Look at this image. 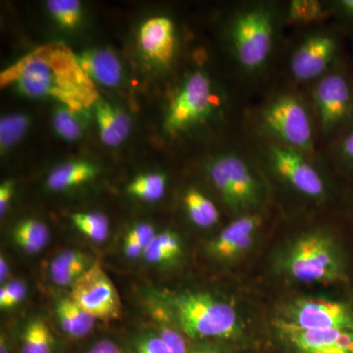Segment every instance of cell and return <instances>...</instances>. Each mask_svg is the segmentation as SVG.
<instances>
[{
  "label": "cell",
  "mask_w": 353,
  "mask_h": 353,
  "mask_svg": "<svg viewBox=\"0 0 353 353\" xmlns=\"http://www.w3.org/2000/svg\"><path fill=\"white\" fill-rule=\"evenodd\" d=\"M299 353H353V331L279 328Z\"/></svg>",
  "instance_id": "cell-15"
},
{
  "label": "cell",
  "mask_w": 353,
  "mask_h": 353,
  "mask_svg": "<svg viewBox=\"0 0 353 353\" xmlns=\"http://www.w3.org/2000/svg\"><path fill=\"white\" fill-rule=\"evenodd\" d=\"M46 6L61 27L73 29L80 22L82 6L77 0H50Z\"/></svg>",
  "instance_id": "cell-33"
},
{
  "label": "cell",
  "mask_w": 353,
  "mask_h": 353,
  "mask_svg": "<svg viewBox=\"0 0 353 353\" xmlns=\"http://www.w3.org/2000/svg\"><path fill=\"white\" fill-rule=\"evenodd\" d=\"M283 2H240L226 25L228 51L240 82L259 85L272 74L282 51Z\"/></svg>",
  "instance_id": "cell-2"
},
{
  "label": "cell",
  "mask_w": 353,
  "mask_h": 353,
  "mask_svg": "<svg viewBox=\"0 0 353 353\" xmlns=\"http://www.w3.org/2000/svg\"><path fill=\"white\" fill-rule=\"evenodd\" d=\"M94 263L85 253L78 250H65L51 261V279L58 285L72 288Z\"/></svg>",
  "instance_id": "cell-20"
},
{
  "label": "cell",
  "mask_w": 353,
  "mask_h": 353,
  "mask_svg": "<svg viewBox=\"0 0 353 353\" xmlns=\"http://www.w3.org/2000/svg\"><path fill=\"white\" fill-rule=\"evenodd\" d=\"M352 74H353V67H352Z\"/></svg>",
  "instance_id": "cell-42"
},
{
  "label": "cell",
  "mask_w": 353,
  "mask_h": 353,
  "mask_svg": "<svg viewBox=\"0 0 353 353\" xmlns=\"http://www.w3.org/2000/svg\"><path fill=\"white\" fill-rule=\"evenodd\" d=\"M285 270L301 282H341L347 267L341 248L326 233H311L297 239L285 255Z\"/></svg>",
  "instance_id": "cell-10"
},
{
  "label": "cell",
  "mask_w": 353,
  "mask_h": 353,
  "mask_svg": "<svg viewBox=\"0 0 353 353\" xmlns=\"http://www.w3.org/2000/svg\"><path fill=\"white\" fill-rule=\"evenodd\" d=\"M15 189V183L13 181H6L0 185V215L3 217L8 210L9 204L12 201Z\"/></svg>",
  "instance_id": "cell-38"
},
{
  "label": "cell",
  "mask_w": 353,
  "mask_h": 353,
  "mask_svg": "<svg viewBox=\"0 0 353 353\" xmlns=\"http://www.w3.org/2000/svg\"><path fill=\"white\" fill-rule=\"evenodd\" d=\"M155 234L157 233L154 228L148 223L134 225L125 236L123 250L126 256L129 259L143 256L145 248L150 245Z\"/></svg>",
  "instance_id": "cell-31"
},
{
  "label": "cell",
  "mask_w": 353,
  "mask_h": 353,
  "mask_svg": "<svg viewBox=\"0 0 353 353\" xmlns=\"http://www.w3.org/2000/svg\"><path fill=\"white\" fill-rule=\"evenodd\" d=\"M303 92L312 109L320 145L326 146L353 127V74L345 59Z\"/></svg>",
  "instance_id": "cell-8"
},
{
  "label": "cell",
  "mask_w": 353,
  "mask_h": 353,
  "mask_svg": "<svg viewBox=\"0 0 353 353\" xmlns=\"http://www.w3.org/2000/svg\"><path fill=\"white\" fill-rule=\"evenodd\" d=\"M182 253L180 236L175 232L166 231L155 234L145 248L143 257L148 263L163 264L179 259Z\"/></svg>",
  "instance_id": "cell-25"
},
{
  "label": "cell",
  "mask_w": 353,
  "mask_h": 353,
  "mask_svg": "<svg viewBox=\"0 0 353 353\" xmlns=\"http://www.w3.org/2000/svg\"><path fill=\"white\" fill-rule=\"evenodd\" d=\"M0 85L15 88L26 97L54 99L78 112L99 101L97 85L62 41L39 46L21 57L1 72Z\"/></svg>",
  "instance_id": "cell-1"
},
{
  "label": "cell",
  "mask_w": 353,
  "mask_h": 353,
  "mask_svg": "<svg viewBox=\"0 0 353 353\" xmlns=\"http://www.w3.org/2000/svg\"><path fill=\"white\" fill-rule=\"evenodd\" d=\"M70 296L95 319H118L122 310L119 294L101 265L95 262L72 285Z\"/></svg>",
  "instance_id": "cell-12"
},
{
  "label": "cell",
  "mask_w": 353,
  "mask_h": 353,
  "mask_svg": "<svg viewBox=\"0 0 353 353\" xmlns=\"http://www.w3.org/2000/svg\"><path fill=\"white\" fill-rule=\"evenodd\" d=\"M123 347L126 353H172L155 330L132 334Z\"/></svg>",
  "instance_id": "cell-32"
},
{
  "label": "cell",
  "mask_w": 353,
  "mask_h": 353,
  "mask_svg": "<svg viewBox=\"0 0 353 353\" xmlns=\"http://www.w3.org/2000/svg\"><path fill=\"white\" fill-rule=\"evenodd\" d=\"M9 275V265L3 255L0 257V280L4 282Z\"/></svg>",
  "instance_id": "cell-40"
},
{
  "label": "cell",
  "mask_w": 353,
  "mask_h": 353,
  "mask_svg": "<svg viewBox=\"0 0 353 353\" xmlns=\"http://www.w3.org/2000/svg\"><path fill=\"white\" fill-rule=\"evenodd\" d=\"M332 20L341 32L353 34V0L329 1Z\"/></svg>",
  "instance_id": "cell-34"
},
{
  "label": "cell",
  "mask_w": 353,
  "mask_h": 353,
  "mask_svg": "<svg viewBox=\"0 0 353 353\" xmlns=\"http://www.w3.org/2000/svg\"><path fill=\"white\" fill-rule=\"evenodd\" d=\"M30 119L23 114H10L0 120V148L1 152L12 148L25 136Z\"/></svg>",
  "instance_id": "cell-29"
},
{
  "label": "cell",
  "mask_w": 353,
  "mask_h": 353,
  "mask_svg": "<svg viewBox=\"0 0 353 353\" xmlns=\"http://www.w3.org/2000/svg\"><path fill=\"white\" fill-rule=\"evenodd\" d=\"M139 44L143 54L160 66H169L175 59L178 37L173 20L166 16L150 18L139 32Z\"/></svg>",
  "instance_id": "cell-14"
},
{
  "label": "cell",
  "mask_w": 353,
  "mask_h": 353,
  "mask_svg": "<svg viewBox=\"0 0 353 353\" xmlns=\"http://www.w3.org/2000/svg\"><path fill=\"white\" fill-rule=\"evenodd\" d=\"M285 55V83L304 90L343 61V32L336 25L299 30Z\"/></svg>",
  "instance_id": "cell-7"
},
{
  "label": "cell",
  "mask_w": 353,
  "mask_h": 353,
  "mask_svg": "<svg viewBox=\"0 0 353 353\" xmlns=\"http://www.w3.org/2000/svg\"><path fill=\"white\" fill-rule=\"evenodd\" d=\"M58 341L41 318H34L25 325L18 338V353H57Z\"/></svg>",
  "instance_id": "cell-21"
},
{
  "label": "cell",
  "mask_w": 353,
  "mask_h": 353,
  "mask_svg": "<svg viewBox=\"0 0 353 353\" xmlns=\"http://www.w3.org/2000/svg\"><path fill=\"white\" fill-rule=\"evenodd\" d=\"M245 130L301 152L322 153L312 109L303 90L284 83L274 88L245 114Z\"/></svg>",
  "instance_id": "cell-3"
},
{
  "label": "cell",
  "mask_w": 353,
  "mask_h": 353,
  "mask_svg": "<svg viewBox=\"0 0 353 353\" xmlns=\"http://www.w3.org/2000/svg\"><path fill=\"white\" fill-rule=\"evenodd\" d=\"M27 285L21 280H12L0 289V308L2 310L15 307L25 299Z\"/></svg>",
  "instance_id": "cell-35"
},
{
  "label": "cell",
  "mask_w": 353,
  "mask_h": 353,
  "mask_svg": "<svg viewBox=\"0 0 353 353\" xmlns=\"http://www.w3.org/2000/svg\"><path fill=\"white\" fill-rule=\"evenodd\" d=\"M169 303L179 329L192 340L231 339L240 333L233 306L206 292H185Z\"/></svg>",
  "instance_id": "cell-9"
},
{
  "label": "cell",
  "mask_w": 353,
  "mask_h": 353,
  "mask_svg": "<svg viewBox=\"0 0 353 353\" xmlns=\"http://www.w3.org/2000/svg\"><path fill=\"white\" fill-rule=\"evenodd\" d=\"M78 57L83 71L92 82L110 88L119 85L122 66L112 51L88 50Z\"/></svg>",
  "instance_id": "cell-16"
},
{
  "label": "cell",
  "mask_w": 353,
  "mask_h": 353,
  "mask_svg": "<svg viewBox=\"0 0 353 353\" xmlns=\"http://www.w3.org/2000/svg\"><path fill=\"white\" fill-rule=\"evenodd\" d=\"M226 95L205 70L189 72L176 88L166 116L165 131L173 138L202 129L225 115Z\"/></svg>",
  "instance_id": "cell-6"
},
{
  "label": "cell",
  "mask_w": 353,
  "mask_h": 353,
  "mask_svg": "<svg viewBox=\"0 0 353 353\" xmlns=\"http://www.w3.org/2000/svg\"><path fill=\"white\" fill-rule=\"evenodd\" d=\"M284 20L287 28L306 29L327 24L332 20L329 1L321 0H290L283 2Z\"/></svg>",
  "instance_id": "cell-17"
},
{
  "label": "cell",
  "mask_w": 353,
  "mask_h": 353,
  "mask_svg": "<svg viewBox=\"0 0 353 353\" xmlns=\"http://www.w3.org/2000/svg\"><path fill=\"white\" fill-rule=\"evenodd\" d=\"M12 238L25 252H41L50 241V230L41 221L29 218L21 221L13 229Z\"/></svg>",
  "instance_id": "cell-24"
},
{
  "label": "cell",
  "mask_w": 353,
  "mask_h": 353,
  "mask_svg": "<svg viewBox=\"0 0 353 353\" xmlns=\"http://www.w3.org/2000/svg\"><path fill=\"white\" fill-rule=\"evenodd\" d=\"M263 224L259 211L239 215L208 245V252L218 259L232 260L241 256L252 246Z\"/></svg>",
  "instance_id": "cell-13"
},
{
  "label": "cell",
  "mask_w": 353,
  "mask_h": 353,
  "mask_svg": "<svg viewBox=\"0 0 353 353\" xmlns=\"http://www.w3.org/2000/svg\"><path fill=\"white\" fill-rule=\"evenodd\" d=\"M94 114L99 136L104 145L117 146L127 139L131 131V119L127 113L99 99L95 103Z\"/></svg>",
  "instance_id": "cell-18"
},
{
  "label": "cell",
  "mask_w": 353,
  "mask_h": 353,
  "mask_svg": "<svg viewBox=\"0 0 353 353\" xmlns=\"http://www.w3.org/2000/svg\"><path fill=\"white\" fill-rule=\"evenodd\" d=\"M83 353H126L123 345L111 339L104 338L88 345Z\"/></svg>",
  "instance_id": "cell-37"
},
{
  "label": "cell",
  "mask_w": 353,
  "mask_h": 353,
  "mask_svg": "<svg viewBox=\"0 0 353 353\" xmlns=\"http://www.w3.org/2000/svg\"><path fill=\"white\" fill-rule=\"evenodd\" d=\"M97 168L87 161H71L57 167L46 180L48 189L61 192L82 185L94 179Z\"/></svg>",
  "instance_id": "cell-22"
},
{
  "label": "cell",
  "mask_w": 353,
  "mask_h": 353,
  "mask_svg": "<svg viewBox=\"0 0 353 353\" xmlns=\"http://www.w3.org/2000/svg\"><path fill=\"white\" fill-rule=\"evenodd\" d=\"M204 168L221 199L234 214L259 211L265 203L263 170L245 137L240 145L209 157Z\"/></svg>",
  "instance_id": "cell-4"
},
{
  "label": "cell",
  "mask_w": 353,
  "mask_h": 353,
  "mask_svg": "<svg viewBox=\"0 0 353 353\" xmlns=\"http://www.w3.org/2000/svg\"><path fill=\"white\" fill-rule=\"evenodd\" d=\"M71 220L74 226L90 240L101 243L108 239L109 222L101 213H75Z\"/></svg>",
  "instance_id": "cell-28"
},
{
  "label": "cell",
  "mask_w": 353,
  "mask_h": 353,
  "mask_svg": "<svg viewBox=\"0 0 353 353\" xmlns=\"http://www.w3.org/2000/svg\"><path fill=\"white\" fill-rule=\"evenodd\" d=\"M78 111L60 105L53 113V127L61 138L75 141L82 136L83 124Z\"/></svg>",
  "instance_id": "cell-30"
},
{
  "label": "cell",
  "mask_w": 353,
  "mask_h": 353,
  "mask_svg": "<svg viewBox=\"0 0 353 353\" xmlns=\"http://www.w3.org/2000/svg\"><path fill=\"white\" fill-rule=\"evenodd\" d=\"M190 353H221L219 350L216 348L210 347H199L194 348V350H190Z\"/></svg>",
  "instance_id": "cell-41"
},
{
  "label": "cell",
  "mask_w": 353,
  "mask_h": 353,
  "mask_svg": "<svg viewBox=\"0 0 353 353\" xmlns=\"http://www.w3.org/2000/svg\"><path fill=\"white\" fill-rule=\"evenodd\" d=\"M322 153L343 173L353 176V127L325 146Z\"/></svg>",
  "instance_id": "cell-27"
},
{
  "label": "cell",
  "mask_w": 353,
  "mask_h": 353,
  "mask_svg": "<svg viewBox=\"0 0 353 353\" xmlns=\"http://www.w3.org/2000/svg\"><path fill=\"white\" fill-rule=\"evenodd\" d=\"M0 353H13L12 341L6 333H1L0 336Z\"/></svg>",
  "instance_id": "cell-39"
},
{
  "label": "cell",
  "mask_w": 353,
  "mask_h": 353,
  "mask_svg": "<svg viewBox=\"0 0 353 353\" xmlns=\"http://www.w3.org/2000/svg\"><path fill=\"white\" fill-rule=\"evenodd\" d=\"M278 328L350 330L353 331V306L343 301L301 299L288 304L278 320Z\"/></svg>",
  "instance_id": "cell-11"
},
{
  "label": "cell",
  "mask_w": 353,
  "mask_h": 353,
  "mask_svg": "<svg viewBox=\"0 0 353 353\" xmlns=\"http://www.w3.org/2000/svg\"><path fill=\"white\" fill-rule=\"evenodd\" d=\"M183 201L185 212L196 226L210 228L219 222V209L201 190L190 188L185 192Z\"/></svg>",
  "instance_id": "cell-23"
},
{
  "label": "cell",
  "mask_w": 353,
  "mask_h": 353,
  "mask_svg": "<svg viewBox=\"0 0 353 353\" xmlns=\"http://www.w3.org/2000/svg\"><path fill=\"white\" fill-rule=\"evenodd\" d=\"M155 331L172 353H190V350L182 332L169 326L163 321H159Z\"/></svg>",
  "instance_id": "cell-36"
},
{
  "label": "cell",
  "mask_w": 353,
  "mask_h": 353,
  "mask_svg": "<svg viewBox=\"0 0 353 353\" xmlns=\"http://www.w3.org/2000/svg\"><path fill=\"white\" fill-rule=\"evenodd\" d=\"M245 132L262 170L268 171L288 189L308 201L324 202L329 199L331 185L320 165L323 153L301 152L261 138L248 130Z\"/></svg>",
  "instance_id": "cell-5"
},
{
  "label": "cell",
  "mask_w": 353,
  "mask_h": 353,
  "mask_svg": "<svg viewBox=\"0 0 353 353\" xmlns=\"http://www.w3.org/2000/svg\"><path fill=\"white\" fill-rule=\"evenodd\" d=\"M59 328L72 340L85 338L94 328L95 318L75 303L71 296H62L55 303Z\"/></svg>",
  "instance_id": "cell-19"
},
{
  "label": "cell",
  "mask_w": 353,
  "mask_h": 353,
  "mask_svg": "<svg viewBox=\"0 0 353 353\" xmlns=\"http://www.w3.org/2000/svg\"><path fill=\"white\" fill-rule=\"evenodd\" d=\"M166 185L167 179L164 174H143L128 185L127 192L141 201H157L163 197Z\"/></svg>",
  "instance_id": "cell-26"
}]
</instances>
